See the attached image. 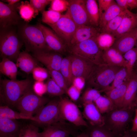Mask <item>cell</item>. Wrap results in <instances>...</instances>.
Masks as SVG:
<instances>
[{
	"label": "cell",
	"mask_w": 137,
	"mask_h": 137,
	"mask_svg": "<svg viewBox=\"0 0 137 137\" xmlns=\"http://www.w3.org/2000/svg\"><path fill=\"white\" fill-rule=\"evenodd\" d=\"M120 137H131L130 131L126 130L124 134Z\"/></svg>",
	"instance_id": "9f6ffc18"
},
{
	"label": "cell",
	"mask_w": 137,
	"mask_h": 137,
	"mask_svg": "<svg viewBox=\"0 0 137 137\" xmlns=\"http://www.w3.org/2000/svg\"><path fill=\"white\" fill-rule=\"evenodd\" d=\"M16 65L22 71L29 75L38 66L36 60L26 51L20 53L16 61Z\"/></svg>",
	"instance_id": "cb8c5ba5"
},
{
	"label": "cell",
	"mask_w": 137,
	"mask_h": 137,
	"mask_svg": "<svg viewBox=\"0 0 137 137\" xmlns=\"http://www.w3.org/2000/svg\"><path fill=\"white\" fill-rule=\"evenodd\" d=\"M128 8L131 10L137 8V0H127Z\"/></svg>",
	"instance_id": "f5cc1de1"
},
{
	"label": "cell",
	"mask_w": 137,
	"mask_h": 137,
	"mask_svg": "<svg viewBox=\"0 0 137 137\" xmlns=\"http://www.w3.org/2000/svg\"><path fill=\"white\" fill-rule=\"evenodd\" d=\"M18 137H41L38 128L31 124L21 127Z\"/></svg>",
	"instance_id": "f35d334b"
},
{
	"label": "cell",
	"mask_w": 137,
	"mask_h": 137,
	"mask_svg": "<svg viewBox=\"0 0 137 137\" xmlns=\"http://www.w3.org/2000/svg\"><path fill=\"white\" fill-rule=\"evenodd\" d=\"M137 28V13L128 9L125 11L121 24L113 35L117 39L123 35Z\"/></svg>",
	"instance_id": "ffe728a7"
},
{
	"label": "cell",
	"mask_w": 137,
	"mask_h": 137,
	"mask_svg": "<svg viewBox=\"0 0 137 137\" xmlns=\"http://www.w3.org/2000/svg\"></svg>",
	"instance_id": "be15d7a7"
},
{
	"label": "cell",
	"mask_w": 137,
	"mask_h": 137,
	"mask_svg": "<svg viewBox=\"0 0 137 137\" xmlns=\"http://www.w3.org/2000/svg\"><path fill=\"white\" fill-rule=\"evenodd\" d=\"M124 11L114 0L108 9L100 18L99 26V30L109 22Z\"/></svg>",
	"instance_id": "83f0119b"
},
{
	"label": "cell",
	"mask_w": 137,
	"mask_h": 137,
	"mask_svg": "<svg viewBox=\"0 0 137 137\" xmlns=\"http://www.w3.org/2000/svg\"><path fill=\"white\" fill-rule=\"evenodd\" d=\"M134 110L115 109L106 113V116H104V127L116 136L120 137L126 131V125L131 119Z\"/></svg>",
	"instance_id": "5b68a950"
},
{
	"label": "cell",
	"mask_w": 137,
	"mask_h": 137,
	"mask_svg": "<svg viewBox=\"0 0 137 137\" xmlns=\"http://www.w3.org/2000/svg\"><path fill=\"white\" fill-rule=\"evenodd\" d=\"M32 73L34 79L41 81H43L47 78L49 74L47 70L38 66L33 69Z\"/></svg>",
	"instance_id": "ee69618b"
},
{
	"label": "cell",
	"mask_w": 137,
	"mask_h": 137,
	"mask_svg": "<svg viewBox=\"0 0 137 137\" xmlns=\"http://www.w3.org/2000/svg\"><path fill=\"white\" fill-rule=\"evenodd\" d=\"M19 37L25 45L26 51L33 53L49 50L40 29L36 25L27 24L19 30Z\"/></svg>",
	"instance_id": "3957f363"
},
{
	"label": "cell",
	"mask_w": 137,
	"mask_h": 137,
	"mask_svg": "<svg viewBox=\"0 0 137 137\" xmlns=\"http://www.w3.org/2000/svg\"><path fill=\"white\" fill-rule=\"evenodd\" d=\"M137 106V74L133 71L129 78L122 108L134 109Z\"/></svg>",
	"instance_id": "2e32d148"
},
{
	"label": "cell",
	"mask_w": 137,
	"mask_h": 137,
	"mask_svg": "<svg viewBox=\"0 0 137 137\" xmlns=\"http://www.w3.org/2000/svg\"><path fill=\"white\" fill-rule=\"evenodd\" d=\"M100 92L98 90L92 88H87L81 97L83 103L90 101L94 102L101 95Z\"/></svg>",
	"instance_id": "b9f144b4"
},
{
	"label": "cell",
	"mask_w": 137,
	"mask_h": 137,
	"mask_svg": "<svg viewBox=\"0 0 137 137\" xmlns=\"http://www.w3.org/2000/svg\"><path fill=\"white\" fill-rule=\"evenodd\" d=\"M83 115L92 126L102 127L105 125L104 116H102L93 102L83 103Z\"/></svg>",
	"instance_id": "e0dca14e"
},
{
	"label": "cell",
	"mask_w": 137,
	"mask_h": 137,
	"mask_svg": "<svg viewBox=\"0 0 137 137\" xmlns=\"http://www.w3.org/2000/svg\"><path fill=\"white\" fill-rule=\"evenodd\" d=\"M60 72L63 77L68 88L72 84L74 77L69 55L63 58L61 63Z\"/></svg>",
	"instance_id": "f546056e"
},
{
	"label": "cell",
	"mask_w": 137,
	"mask_h": 137,
	"mask_svg": "<svg viewBox=\"0 0 137 137\" xmlns=\"http://www.w3.org/2000/svg\"><path fill=\"white\" fill-rule=\"evenodd\" d=\"M85 6L90 24L99 27L100 16L98 5L96 1L85 0Z\"/></svg>",
	"instance_id": "484cf974"
},
{
	"label": "cell",
	"mask_w": 137,
	"mask_h": 137,
	"mask_svg": "<svg viewBox=\"0 0 137 137\" xmlns=\"http://www.w3.org/2000/svg\"><path fill=\"white\" fill-rule=\"evenodd\" d=\"M37 25L42 32L50 51L60 54L66 51L67 48L66 45L52 29L40 23Z\"/></svg>",
	"instance_id": "5bb4252c"
},
{
	"label": "cell",
	"mask_w": 137,
	"mask_h": 137,
	"mask_svg": "<svg viewBox=\"0 0 137 137\" xmlns=\"http://www.w3.org/2000/svg\"><path fill=\"white\" fill-rule=\"evenodd\" d=\"M95 37L71 46L68 48L69 52L88 59L96 64H105L102 57L103 50L98 45Z\"/></svg>",
	"instance_id": "8992f818"
},
{
	"label": "cell",
	"mask_w": 137,
	"mask_h": 137,
	"mask_svg": "<svg viewBox=\"0 0 137 137\" xmlns=\"http://www.w3.org/2000/svg\"><path fill=\"white\" fill-rule=\"evenodd\" d=\"M68 9L74 21L78 26L90 25L85 6V0H68Z\"/></svg>",
	"instance_id": "7c38bea8"
},
{
	"label": "cell",
	"mask_w": 137,
	"mask_h": 137,
	"mask_svg": "<svg viewBox=\"0 0 137 137\" xmlns=\"http://www.w3.org/2000/svg\"><path fill=\"white\" fill-rule=\"evenodd\" d=\"M129 78L126 67H122L116 74L111 85H110L105 92L121 85L126 80Z\"/></svg>",
	"instance_id": "d590c367"
},
{
	"label": "cell",
	"mask_w": 137,
	"mask_h": 137,
	"mask_svg": "<svg viewBox=\"0 0 137 137\" xmlns=\"http://www.w3.org/2000/svg\"><path fill=\"white\" fill-rule=\"evenodd\" d=\"M21 126L16 119H0V136L18 137Z\"/></svg>",
	"instance_id": "44dd1931"
},
{
	"label": "cell",
	"mask_w": 137,
	"mask_h": 137,
	"mask_svg": "<svg viewBox=\"0 0 137 137\" xmlns=\"http://www.w3.org/2000/svg\"><path fill=\"white\" fill-rule=\"evenodd\" d=\"M49 26L64 43L68 48L78 26L68 10L56 23Z\"/></svg>",
	"instance_id": "30bf717a"
},
{
	"label": "cell",
	"mask_w": 137,
	"mask_h": 137,
	"mask_svg": "<svg viewBox=\"0 0 137 137\" xmlns=\"http://www.w3.org/2000/svg\"><path fill=\"white\" fill-rule=\"evenodd\" d=\"M62 15L61 13L48 9L42 12V20L43 22L50 26L56 23Z\"/></svg>",
	"instance_id": "8d00e7d4"
},
{
	"label": "cell",
	"mask_w": 137,
	"mask_h": 137,
	"mask_svg": "<svg viewBox=\"0 0 137 137\" xmlns=\"http://www.w3.org/2000/svg\"><path fill=\"white\" fill-rule=\"evenodd\" d=\"M85 83V80L84 78L80 77H74L72 84L81 91L84 86Z\"/></svg>",
	"instance_id": "c3c4849f"
},
{
	"label": "cell",
	"mask_w": 137,
	"mask_h": 137,
	"mask_svg": "<svg viewBox=\"0 0 137 137\" xmlns=\"http://www.w3.org/2000/svg\"><path fill=\"white\" fill-rule=\"evenodd\" d=\"M59 109L61 117L63 121L66 120L76 126H88L78 107L71 100L60 98Z\"/></svg>",
	"instance_id": "9c48e42d"
},
{
	"label": "cell",
	"mask_w": 137,
	"mask_h": 137,
	"mask_svg": "<svg viewBox=\"0 0 137 137\" xmlns=\"http://www.w3.org/2000/svg\"><path fill=\"white\" fill-rule=\"evenodd\" d=\"M32 89L36 94L40 96H43L44 94L47 92L46 83L43 81H36L33 85Z\"/></svg>",
	"instance_id": "f6af8a7d"
},
{
	"label": "cell",
	"mask_w": 137,
	"mask_h": 137,
	"mask_svg": "<svg viewBox=\"0 0 137 137\" xmlns=\"http://www.w3.org/2000/svg\"><path fill=\"white\" fill-rule=\"evenodd\" d=\"M122 67L107 64H96L85 80L88 85L100 92H105Z\"/></svg>",
	"instance_id": "7a4b0ae2"
},
{
	"label": "cell",
	"mask_w": 137,
	"mask_h": 137,
	"mask_svg": "<svg viewBox=\"0 0 137 137\" xmlns=\"http://www.w3.org/2000/svg\"><path fill=\"white\" fill-rule=\"evenodd\" d=\"M94 102L101 114L108 113L115 109L112 102L106 96L101 95Z\"/></svg>",
	"instance_id": "d6a6232c"
},
{
	"label": "cell",
	"mask_w": 137,
	"mask_h": 137,
	"mask_svg": "<svg viewBox=\"0 0 137 137\" xmlns=\"http://www.w3.org/2000/svg\"><path fill=\"white\" fill-rule=\"evenodd\" d=\"M49 101L47 98L36 94L31 87L19 98L15 107L19 112L32 116Z\"/></svg>",
	"instance_id": "52a82bcc"
},
{
	"label": "cell",
	"mask_w": 137,
	"mask_h": 137,
	"mask_svg": "<svg viewBox=\"0 0 137 137\" xmlns=\"http://www.w3.org/2000/svg\"><path fill=\"white\" fill-rule=\"evenodd\" d=\"M29 2L38 14L39 11L42 13L45 10V7L38 0H30Z\"/></svg>",
	"instance_id": "681fc988"
},
{
	"label": "cell",
	"mask_w": 137,
	"mask_h": 137,
	"mask_svg": "<svg viewBox=\"0 0 137 137\" xmlns=\"http://www.w3.org/2000/svg\"><path fill=\"white\" fill-rule=\"evenodd\" d=\"M10 28L1 29L0 55L2 58L16 62L23 43L15 31Z\"/></svg>",
	"instance_id": "277c9868"
},
{
	"label": "cell",
	"mask_w": 137,
	"mask_h": 137,
	"mask_svg": "<svg viewBox=\"0 0 137 137\" xmlns=\"http://www.w3.org/2000/svg\"><path fill=\"white\" fill-rule=\"evenodd\" d=\"M136 107H136V108H137V106H136Z\"/></svg>",
	"instance_id": "6125c7cd"
},
{
	"label": "cell",
	"mask_w": 137,
	"mask_h": 137,
	"mask_svg": "<svg viewBox=\"0 0 137 137\" xmlns=\"http://www.w3.org/2000/svg\"><path fill=\"white\" fill-rule=\"evenodd\" d=\"M0 137H2V136H0Z\"/></svg>",
	"instance_id": "94428289"
},
{
	"label": "cell",
	"mask_w": 137,
	"mask_h": 137,
	"mask_svg": "<svg viewBox=\"0 0 137 137\" xmlns=\"http://www.w3.org/2000/svg\"><path fill=\"white\" fill-rule=\"evenodd\" d=\"M28 78L13 80L6 78L0 81V96L2 102L9 107H15L19 98L31 88Z\"/></svg>",
	"instance_id": "6da1fadb"
},
{
	"label": "cell",
	"mask_w": 137,
	"mask_h": 137,
	"mask_svg": "<svg viewBox=\"0 0 137 137\" xmlns=\"http://www.w3.org/2000/svg\"><path fill=\"white\" fill-rule=\"evenodd\" d=\"M50 5L48 9L61 13L68 10L69 2L66 0H52Z\"/></svg>",
	"instance_id": "7bdbcfd3"
},
{
	"label": "cell",
	"mask_w": 137,
	"mask_h": 137,
	"mask_svg": "<svg viewBox=\"0 0 137 137\" xmlns=\"http://www.w3.org/2000/svg\"><path fill=\"white\" fill-rule=\"evenodd\" d=\"M134 109L135 116L132 120V127L130 130L131 132H137V108Z\"/></svg>",
	"instance_id": "f907efd6"
},
{
	"label": "cell",
	"mask_w": 137,
	"mask_h": 137,
	"mask_svg": "<svg viewBox=\"0 0 137 137\" xmlns=\"http://www.w3.org/2000/svg\"><path fill=\"white\" fill-rule=\"evenodd\" d=\"M129 78L126 80L121 85L105 92L106 96L112 102L115 109L122 108L123 100L129 82Z\"/></svg>",
	"instance_id": "7402d4cb"
},
{
	"label": "cell",
	"mask_w": 137,
	"mask_h": 137,
	"mask_svg": "<svg viewBox=\"0 0 137 137\" xmlns=\"http://www.w3.org/2000/svg\"><path fill=\"white\" fill-rule=\"evenodd\" d=\"M60 98L49 101L33 116L34 122L46 126L59 122H64L60 114Z\"/></svg>",
	"instance_id": "ba28073f"
},
{
	"label": "cell",
	"mask_w": 137,
	"mask_h": 137,
	"mask_svg": "<svg viewBox=\"0 0 137 137\" xmlns=\"http://www.w3.org/2000/svg\"><path fill=\"white\" fill-rule=\"evenodd\" d=\"M47 92L53 96H61L66 93L52 78H48L46 83Z\"/></svg>",
	"instance_id": "60d3db41"
},
{
	"label": "cell",
	"mask_w": 137,
	"mask_h": 137,
	"mask_svg": "<svg viewBox=\"0 0 137 137\" xmlns=\"http://www.w3.org/2000/svg\"><path fill=\"white\" fill-rule=\"evenodd\" d=\"M115 1L119 7L123 10L128 9L127 0H116Z\"/></svg>",
	"instance_id": "816d5d0a"
},
{
	"label": "cell",
	"mask_w": 137,
	"mask_h": 137,
	"mask_svg": "<svg viewBox=\"0 0 137 137\" xmlns=\"http://www.w3.org/2000/svg\"><path fill=\"white\" fill-rule=\"evenodd\" d=\"M59 122L46 126L40 134L41 137H69L71 131Z\"/></svg>",
	"instance_id": "d4e9b609"
},
{
	"label": "cell",
	"mask_w": 137,
	"mask_h": 137,
	"mask_svg": "<svg viewBox=\"0 0 137 137\" xmlns=\"http://www.w3.org/2000/svg\"><path fill=\"white\" fill-rule=\"evenodd\" d=\"M130 132L131 137H137V132Z\"/></svg>",
	"instance_id": "680465c9"
},
{
	"label": "cell",
	"mask_w": 137,
	"mask_h": 137,
	"mask_svg": "<svg viewBox=\"0 0 137 137\" xmlns=\"http://www.w3.org/2000/svg\"><path fill=\"white\" fill-rule=\"evenodd\" d=\"M77 137H89L87 132H83L79 135Z\"/></svg>",
	"instance_id": "6f0895ef"
},
{
	"label": "cell",
	"mask_w": 137,
	"mask_h": 137,
	"mask_svg": "<svg viewBox=\"0 0 137 137\" xmlns=\"http://www.w3.org/2000/svg\"><path fill=\"white\" fill-rule=\"evenodd\" d=\"M87 133L89 137H118L103 127L92 126Z\"/></svg>",
	"instance_id": "74e56055"
},
{
	"label": "cell",
	"mask_w": 137,
	"mask_h": 137,
	"mask_svg": "<svg viewBox=\"0 0 137 137\" xmlns=\"http://www.w3.org/2000/svg\"><path fill=\"white\" fill-rule=\"evenodd\" d=\"M137 41V28L116 39L112 47L122 55L134 47Z\"/></svg>",
	"instance_id": "ac0fdd59"
},
{
	"label": "cell",
	"mask_w": 137,
	"mask_h": 137,
	"mask_svg": "<svg viewBox=\"0 0 137 137\" xmlns=\"http://www.w3.org/2000/svg\"><path fill=\"white\" fill-rule=\"evenodd\" d=\"M4 1L7 2L8 4L10 5H13L20 1V0H6Z\"/></svg>",
	"instance_id": "11a10c76"
},
{
	"label": "cell",
	"mask_w": 137,
	"mask_h": 137,
	"mask_svg": "<svg viewBox=\"0 0 137 137\" xmlns=\"http://www.w3.org/2000/svg\"><path fill=\"white\" fill-rule=\"evenodd\" d=\"M114 1L113 0L97 1L100 18L107 10Z\"/></svg>",
	"instance_id": "7dc6e473"
},
{
	"label": "cell",
	"mask_w": 137,
	"mask_h": 137,
	"mask_svg": "<svg viewBox=\"0 0 137 137\" xmlns=\"http://www.w3.org/2000/svg\"><path fill=\"white\" fill-rule=\"evenodd\" d=\"M47 69L52 79L66 93L68 88L63 77L60 72L52 69Z\"/></svg>",
	"instance_id": "ab89813d"
},
{
	"label": "cell",
	"mask_w": 137,
	"mask_h": 137,
	"mask_svg": "<svg viewBox=\"0 0 137 137\" xmlns=\"http://www.w3.org/2000/svg\"><path fill=\"white\" fill-rule=\"evenodd\" d=\"M0 118L26 119L31 120L33 121L35 120L33 116H28L19 112L15 111L6 105L1 106L0 107Z\"/></svg>",
	"instance_id": "f1b7e54d"
},
{
	"label": "cell",
	"mask_w": 137,
	"mask_h": 137,
	"mask_svg": "<svg viewBox=\"0 0 137 137\" xmlns=\"http://www.w3.org/2000/svg\"><path fill=\"white\" fill-rule=\"evenodd\" d=\"M69 56L74 77H82L86 80L96 64L76 55L71 54Z\"/></svg>",
	"instance_id": "4fadbf2b"
},
{
	"label": "cell",
	"mask_w": 137,
	"mask_h": 137,
	"mask_svg": "<svg viewBox=\"0 0 137 137\" xmlns=\"http://www.w3.org/2000/svg\"><path fill=\"white\" fill-rule=\"evenodd\" d=\"M100 32L99 27L90 25H83L78 26L68 48L71 46L95 36Z\"/></svg>",
	"instance_id": "d6986e66"
},
{
	"label": "cell",
	"mask_w": 137,
	"mask_h": 137,
	"mask_svg": "<svg viewBox=\"0 0 137 137\" xmlns=\"http://www.w3.org/2000/svg\"><path fill=\"white\" fill-rule=\"evenodd\" d=\"M123 57L127 62L126 67L129 78L132 74L134 67L137 61V47H134L126 52Z\"/></svg>",
	"instance_id": "e575fe53"
},
{
	"label": "cell",
	"mask_w": 137,
	"mask_h": 137,
	"mask_svg": "<svg viewBox=\"0 0 137 137\" xmlns=\"http://www.w3.org/2000/svg\"><path fill=\"white\" fill-rule=\"evenodd\" d=\"M38 1L45 7L50 4L52 0H38Z\"/></svg>",
	"instance_id": "db71d44e"
},
{
	"label": "cell",
	"mask_w": 137,
	"mask_h": 137,
	"mask_svg": "<svg viewBox=\"0 0 137 137\" xmlns=\"http://www.w3.org/2000/svg\"><path fill=\"white\" fill-rule=\"evenodd\" d=\"M102 57L105 64L121 67H127V62L123 55L112 47L103 51Z\"/></svg>",
	"instance_id": "603a6c76"
},
{
	"label": "cell",
	"mask_w": 137,
	"mask_h": 137,
	"mask_svg": "<svg viewBox=\"0 0 137 137\" xmlns=\"http://www.w3.org/2000/svg\"><path fill=\"white\" fill-rule=\"evenodd\" d=\"M81 91L72 84L68 88L66 93L72 101H76L79 98Z\"/></svg>",
	"instance_id": "bcb514c9"
},
{
	"label": "cell",
	"mask_w": 137,
	"mask_h": 137,
	"mask_svg": "<svg viewBox=\"0 0 137 137\" xmlns=\"http://www.w3.org/2000/svg\"><path fill=\"white\" fill-rule=\"evenodd\" d=\"M19 2L12 5L0 1V24L1 28L11 27L18 24L21 16L17 13Z\"/></svg>",
	"instance_id": "8fae6325"
},
{
	"label": "cell",
	"mask_w": 137,
	"mask_h": 137,
	"mask_svg": "<svg viewBox=\"0 0 137 137\" xmlns=\"http://www.w3.org/2000/svg\"><path fill=\"white\" fill-rule=\"evenodd\" d=\"M17 67L16 63L13 61L7 58H3L0 63V73L10 80H17Z\"/></svg>",
	"instance_id": "4316f807"
},
{
	"label": "cell",
	"mask_w": 137,
	"mask_h": 137,
	"mask_svg": "<svg viewBox=\"0 0 137 137\" xmlns=\"http://www.w3.org/2000/svg\"><path fill=\"white\" fill-rule=\"evenodd\" d=\"M96 42L102 50L111 47L116 38L112 34L105 32H99L95 37Z\"/></svg>",
	"instance_id": "4dcf8cb0"
},
{
	"label": "cell",
	"mask_w": 137,
	"mask_h": 137,
	"mask_svg": "<svg viewBox=\"0 0 137 137\" xmlns=\"http://www.w3.org/2000/svg\"><path fill=\"white\" fill-rule=\"evenodd\" d=\"M33 57L49 68L60 72L61 63L63 58L61 54L52 51H38L32 53Z\"/></svg>",
	"instance_id": "9a60e30c"
},
{
	"label": "cell",
	"mask_w": 137,
	"mask_h": 137,
	"mask_svg": "<svg viewBox=\"0 0 137 137\" xmlns=\"http://www.w3.org/2000/svg\"><path fill=\"white\" fill-rule=\"evenodd\" d=\"M18 10L21 18L26 22H29L38 15L30 2L27 1L21 2Z\"/></svg>",
	"instance_id": "1f68e13d"
},
{
	"label": "cell",
	"mask_w": 137,
	"mask_h": 137,
	"mask_svg": "<svg viewBox=\"0 0 137 137\" xmlns=\"http://www.w3.org/2000/svg\"><path fill=\"white\" fill-rule=\"evenodd\" d=\"M135 72H136V74H137V70L136 71H135Z\"/></svg>",
	"instance_id": "91938a15"
},
{
	"label": "cell",
	"mask_w": 137,
	"mask_h": 137,
	"mask_svg": "<svg viewBox=\"0 0 137 137\" xmlns=\"http://www.w3.org/2000/svg\"><path fill=\"white\" fill-rule=\"evenodd\" d=\"M125 10L122 12L107 23L103 28L100 30V32L112 34L115 32L121 24Z\"/></svg>",
	"instance_id": "836d02e7"
}]
</instances>
